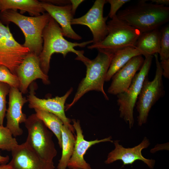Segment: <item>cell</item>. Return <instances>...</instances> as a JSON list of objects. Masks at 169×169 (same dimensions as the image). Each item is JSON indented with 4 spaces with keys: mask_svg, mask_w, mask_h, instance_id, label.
Segmentation results:
<instances>
[{
    "mask_svg": "<svg viewBox=\"0 0 169 169\" xmlns=\"http://www.w3.org/2000/svg\"><path fill=\"white\" fill-rule=\"evenodd\" d=\"M29 53L28 48L15 39L8 25L0 22V66L6 67L16 75L18 67Z\"/></svg>",
    "mask_w": 169,
    "mask_h": 169,
    "instance_id": "obj_9",
    "label": "cell"
},
{
    "mask_svg": "<svg viewBox=\"0 0 169 169\" xmlns=\"http://www.w3.org/2000/svg\"><path fill=\"white\" fill-rule=\"evenodd\" d=\"M28 134L26 143L41 158L53 162L57 151L53 141V134L35 114L29 115L25 122Z\"/></svg>",
    "mask_w": 169,
    "mask_h": 169,
    "instance_id": "obj_6",
    "label": "cell"
},
{
    "mask_svg": "<svg viewBox=\"0 0 169 169\" xmlns=\"http://www.w3.org/2000/svg\"><path fill=\"white\" fill-rule=\"evenodd\" d=\"M42 37L44 45L38 57L41 68L46 75L49 71L50 59L54 54H61L64 58L68 53L72 52L75 54L77 57L81 58L84 56V51L76 50L74 48L84 47L93 43L92 40L80 43L68 41L64 38L59 25L51 16L43 31Z\"/></svg>",
    "mask_w": 169,
    "mask_h": 169,
    "instance_id": "obj_2",
    "label": "cell"
},
{
    "mask_svg": "<svg viewBox=\"0 0 169 169\" xmlns=\"http://www.w3.org/2000/svg\"><path fill=\"white\" fill-rule=\"evenodd\" d=\"M27 12L32 17L40 16L45 11L41 2L35 0H0V12L8 10Z\"/></svg>",
    "mask_w": 169,
    "mask_h": 169,
    "instance_id": "obj_19",
    "label": "cell"
},
{
    "mask_svg": "<svg viewBox=\"0 0 169 169\" xmlns=\"http://www.w3.org/2000/svg\"><path fill=\"white\" fill-rule=\"evenodd\" d=\"M142 55L135 47H128L119 50L113 54L107 73L105 82L109 81L114 74L134 57Z\"/></svg>",
    "mask_w": 169,
    "mask_h": 169,
    "instance_id": "obj_20",
    "label": "cell"
},
{
    "mask_svg": "<svg viewBox=\"0 0 169 169\" xmlns=\"http://www.w3.org/2000/svg\"><path fill=\"white\" fill-rule=\"evenodd\" d=\"M0 169H14L8 163L6 164H0Z\"/></svg>",
    "mask_w": 169,
    "mask_h": 169,
    "instance_id": "obj_34",
    "label": "cell"
},
{
    "mask_svg": "<svg viewBox=\"0 0 169 169\" xmlns=\"http://www.w3.org/2000/svg\"><path fill=\"white\" fill-rule=\"evenodd\" d=\"M9 101L7 110L6 127L16 137L21 135L23 131L20 124L25 123L27 118L22 111V107L28 100L23 96L19 89L10 87L9 93Z\"/></svg>",
    "mask_w": 169,
    "mask_h": 169,
    "instance_id": "obj_14",
    "label": "cell"
},
{
    "mask_svg": "<svg viewBox=\"0 0 169 169\" xmlns=\"http://www.w3.org/2000/svg\"><path fill=\"white\" fill-rule=\"evenodd\" d=\"M119 141L118 140L113 141L115 149L108 154L105 162V163L109 164L117 160H120L124 165L132 164L136 161L141 160L150 169H153L155 161L145 158L141 153L142 150L147 148L150 144L149 140L146 137H145L139 145L132 148L124 147L119 144Z\"/></svg>",
    "mask_w": 169,
    "mask_h": 169,
    "instance_id": "obj_13",
    "label": "cell"
},
{
    "mask_svg": "<svg viewBox=\"0 0 169 169\" xmlns=\"http://www.w3.org/2000/svg\"><path fill=\"white\" fill-rule=\"evenodd\" d=\"M73 126L76 133V137L73 151L68 162L67 167L70 169H91L90 164L84 159L88 149L91 146L101 142L110 141L112 142V137L110 136L102 139H96L87 141L84 138L83 131L79 120H72Z\"/></svg>",
    "mask_w": 169,
    "mask_h": 169,
    "instance_id": "obj_16",
    "label": "cell"
},
{
    "mask_svg": "<svg viewBox=\"0 0 169 169\" xmlns=\"http://www.w3.org/2000/svg\"><path fill=\"white\" fill-rule=\"evenodd\" d=\"M0 82L7 84L11 87L18 89L19 87L20 83L17 75L3 66H0Z\"/></svg>",
    "mask_w": 169,
    "mask_h": 169,
    "instance_id": "obj_26",
    "label": "cell"
},
{
    "mask_svg": "<svg viewBox=\"0 0 169 169\" xmlns=\"http://www.w3.org/2000/svg\"><path fill=\"white\" fill-rule=\"evenodd\" d=\"M145 57L144 63L140 71L135 74L129 87L125 91L117 95L120 117L129 125L130 128L134 125V108L144 81L148 75L153 57L151 55Z\"/></svg>",
    "mask_w": 169,
    "mask_h": 169,
    "instance_id": "obj_8",
    "label": "cell"
},
{
    "mask_svg": "<svg viewBox=\"0 0 169 169\" xmlns=\"http://www.w3.org/2000/svg\"><path fill=\"white\" fill-rule=\"evenodd\" d=\"M108 34L97 44L88 46L89 49H96L114 54L117 51L128 47H135L141 34L138 29L115 16L107 23Z\"/></svg>",
    "mask_w": 169,
    "mask_h": 169,
    "instance_id": "obj_5",
    "label": "cell"
},
{
    "mask_svg": "<svg viewBox=\"0 0 169 169\" xmlns=\"http://www.w3.org/2000/svg\"><path fill=\"white\" fill-rule=\"evenodd\" d=\"M106 2L110 5V9L108 16L111 19L116 15L118 10L126 3L131 1L129 0H107Z\"/></svg>",
    "mask_w": 169,
    "mask_h": 169,
    "instance_id": "obj_28",
    "label": "cell"
},
{
    "mask_svg": "<svg viewBox=\"0 0 169 169\" xmlns=\"http://www.w3.org/2000/svg\"><path fill=\"white\" fill-rule=\"evenodd\" d=\"M35 114L46 126L53 132L57 138L60 148L62 146L61 128L64 124L57 116L51 113L41 110L35 109Z\"/></svg>",
    "mask_w": 169,
    "mask_h": 169,
    "instance_id": "obj_23",
    "label": "cell"
},
{
    "mask_svg": "<svg viewBox=\"0 0 169 169\" xmlns=\"http://www.w3.org/2000/svg\"><path fill=\"white\" fill-rule=\"evenodd\" d=\"M44 2L49 3L53 4L59 6H64L70 4V0H47Z\"/></svg>",
    "mask_w": 169,
    "mask_h": 169,
    "instance_id": "obj_31",
    "label": "cell"
},
{
    "mask_svg": "<svg viewBox=\"0 0 169 169\" xmlns=\"http://www.w3.org/2000/svg\"><path fill=\"white\" fill-rule=\"evenodd\" d=\"M162 70V76L169 79V59L161 60L160 62Z\"/></svg>",
    "mask_w": 169,
    "mask_h": 169,
    "instance_id": "obj_29",
    "label": "cell"
},
{
    "mask_svg": "<svg viewBox=\"0 0 169 169\" xmlns=\"http://www.w3.org/2000/svg\"><path fill=\"white\" fill-rule=\"evenodd\" d=\"M8 164L14 169H54L53 162L41 158L25 142L18 145L12 151Z\"/></svg>",
    "mask_w": 169,
    "mask_h": 169,
    "instance_id": "obj_12",
    "label": "cell"
},
{
    "mask_svg": "<svg viewBox=\"0 0 169 169\" xmlns=\"http://www.w3.org/2000/svg\"><path fill=\"white\" fill-rule=\"evenodd\" d=\"M144 61L142 55L131 58L113 76L107 92L117 95L125 91L131 84L136 72L141 69Z\"/></svg>",
    "mask_w": 169,
    "mask_h": 169,
    "instance_id": "obj_17",
    "label": "cell"
},
{
    "mask_svg": "<svg viewBox=\"0 0 169 169\" xmlns=\"http://www.w3.org/2000/svg\"><path fill=\"white\" fill-rule=\"evenodd\" d=\"M10 87L8 84L0 82V125L3 126L6 109L7 95L9 94Z\"/></svg>",
    "mask_w": 169,
    "mask_h": 169,
    "instance_id": "obj_27",
    "label": "cell"
},
{
    "mask_svg": "<svg viewBox=\"0 0 169 169\" xmlns=\"http://www.w3.org/2000/svg\"><path fill=\"white\" fill-rule=\"evenodd\" d=\"M42 7L60 27L63 35L75 40H80L82 37L77 34L71 26L74 15L72 12L71 5L57 6L44 1L41 2Z\"/></svg>",
    "mask_w": 169,
    "mask_h": 169,
    "instance_id": "obj_18",
    "label": "cell"
},
{
    "mask_svg": "<svg viewBox=\"0 0 169 169\" xmlns=\"http://www.w3.org/2000/svg\"><path fill=\"white\" fill-rule=\"evenodd\" d=\"M98 51L97 56L93 59H90L85 56L76 59L83 62L86 66V73L85 77L79 84L73 100L66 105V111L90 91L100 92L106 100H109L104 90V84L113 54L100 50Z\"/></svg>",
    "mask_w": 169,
    "mask_h": 169,
    "instance_id": "obj_3",
    "label": "cell"
},
{
    "mask_svg": "<svg viewBox=\"0 0 169 169\" xmlns=\"http://www.w3.org/2000/svg\"><path fill=\"white\" fill-rule=\"evenodd\" d=\"M16 75L20 83L18 88L22 93H25L30 84L37 79H41L45 84L50 83L49 76L42 71L38 56L29 53L18 67Z\"/></svg>",
    "mask_w": 169,
    "mask_h": 169,
    "instance_id": "obj_15",
    "label": "cell"
},
{
    "mask_svg": "<svg viewBox=\"0 0 169 169\" xmlns=\"http://www.w3.org/2000/svg\"><path fill=\"white\" fill-rule=\"evenodd\" d=\"M161 32L158 29L141 33L138 39L136 47L146 56L159 54Z\"/></svg>",
    "mask_w": 169,
    "mask_h": 169,
    "instance_id": "obj_21",
    "label": "cell"
},
{
    "mask_svg": "<svg viewBox=\"0 0 169 169\" xmlns=\"http://www.w3.org/2000/svg\"><path fill=\"white\" fill-rule=\"evenodd\" d=\"M156 65L153 79L149 81L148 76L144 79L136 103L139 115L137 117L138 125L141 126L147 120L149 113L152 106L165 94L162 80V70L158 58V54H154Z\"/></svg>",
    "mask_w": 169,
    "mask_h": 169,
    "instance_id": "obj_7",
    "label": "cell"
},
{
    "mask_svg": "<svg viewBox=\"0 0 169 169\" xmlns=\"http://www.w3.org/2000/svg\"><path fill=\"white\" fill-rule=\"evenodd\" d=\"M62 154L57 166L58 169H66L72 154L75 141L72 132L63 125L61 128Z\"/></svg>",
    "mask_w": 169,
    "mask_h": 169,
    "instance_id": "obj_22",
    "label": "cell"
},
{
    "mask_svg": "<svg viewBox=\"0 0 169 169\" xmlns=\"http://www.w3.org/2000/svg\"><path fill=\"white\" fill-rule=\"evenodd\" d=\"M71 5V10L73 14L75 15L76 11L78 6L84 1L83 0H70Z\"/></svg>",
    "mask_w": 169,
    "mask_h": 169,
    "instance_id": "obj_30",
    "label": "cell"
},
{
    "mask_svg": "<svg viewBox=\"0 0 169 169\" xmlns=\"http://www.w3.org/2000/svg\"><path fill=\"white\" fill-rule=\"evenodd\" d=\"M151 2L155 4L167 6L169 4V0H151Z\"/></svg>",
    "mask_w": 169,
    "mask_h": 169,
    "instance_id": "obj_32",
    "label": "cell"
},
{
    "mask_svg": "<svg viewBox=\"0 0 169 169\" xmlns=\"http://www.w3.org/2000/svg\"><path fill=\"white\" fill-rule=\"evenodd\" d=\"M34 87L33 86H30L29 94L27 96L28 107L34 110H44L55 115L62 120L64 125L74 133L75 130L70 124L71 120L65 115L64 106L66 100L73 91V88H70L62 96L41 99L35 95Z\"/></svg>",
    "mask_w": 169,
    "mask_h": 169,
    "instance_id": "obj_11",
    "label": "cell"
},
{
    "mask_svg": "<svg viewBox=\"0 0 169 169\" xmlns=\"http://www.w3.org/2000/svg\"><path fill=\"white\" fill-rule=\"evenodd\" d=\"M13 136L6 126L0 125V150L11 151L18 145Z\"/></svg>",
    "mask_w": 169,
    "mask_h": 169,
    "instance_id": "obj_24",
    "label": "cell"
},
{
    "mask_svg": "<svg viewBox=\"0 0 169 169\" xmlns=\"http://www.w3.org/2000/svg\"><path fill=\"white\" fill-rule=\"evenodd\" d=\"M9 157L8 156H3L0 155V164H6L8 162Z\"/></svg>",
    "mask_w": 169,
    "mask_h": 169,
    "instance_id": "obj_33",
    "label": "cell"
},
{
    "mask_svg": "<svg viewBox=\"0 0 169 169\" xmlns=\"http://www.w3.org/2000/svg\"><path fill=\"white\" fill-rule=\"evenodd\" d=\"M106 3L105 0H96L85 14L74 18L71 21L72 25H84L89 27L93 36V44L101 42L108 34L106 21L108 16H103L104 7Z\"/></svg>",
    "mask_w": 169,
    "mask_h": 169,
    "instance_id": "obj_10",
    "label": "cell"
},
{
    "mask_svg": "<svg viewBox=\"0 0 169 169\" xmlns=\"http://www.w3.org/2000/svg\"><path fill=\"white\" fill-rule=\"evenodd\" d=\"M160 50L161 60L169 59V26L164 27L161 31Z\"/></svg>",
    "mask_w": 169,
    "mask_h": 169,
    "instance_id": "obj_25",
    "label": "cell"
},
{
    "mask_svg": "<svg viewBox=\"0 0 169 169\" xmlns=\"http://www.w3.org/2000/svg\"><path fill=\"white\" fill-rule=\"evenodd\" d=\"M50 17L47 13L38 16H27L10 9L0 12V22L3 24L11 22L17 25L25 36L23 45L29 49L30 53L38 56L43 49V31Z\"/></svg>",
    "mask_w": 169,
    "mask_h": 169,
    "instance_id": "obj_4",
    "label": "cell"
},
{
    "mask_svg": "<svg viewBox=\"0 0 169 169\" xmlns=\"http://www.w3.org/2000/svg\"><path fill=\"white\" fill-rule=\"evenodd\" d=\"M146 1L120 11L117 17L142 33L158 29L169 21V7Z\"/></svg>",
    "mask_w": 169,
    "mask_h": 169,
    "instance_id": "obj_1",
    "label": "cell"
}]
</instances>
